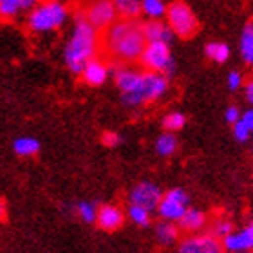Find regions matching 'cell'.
I'll use <instances>...</instances> for the list:
<instances>
[{
    "mask_svg": "<svg viewBox=\"0 0 253 253\" xmlns=\"http://www.w3.org/2000/svg\"><path fill=\"white\" fill-rule=\"evenodd\" d=\"M244 253H253V252H244Z\"/></svg>",
    "mask_w": 253,
    "mask_h": 253,
    "instance_id": "cell-35",
    "label": "cell"
},
{
    "mask_svg": "<svg viewBox=\"0 0 253 253\" xmlns=\"http://www.w3.org/2000/svg\"><path fill=\"white\" fill-rule=\"evenodd\" d=\"M40 0H0V18L13 20L24 11H31Z\"/></svg>",
    "mask_w": 253,
    "mask_h": 253,
    "instance_id": "cell-16",
    "label": "cell"
},
{
    "mask_svg": "<svg viewBox=\"0 0 253 253\" xmlns=\"http://www.w3.org/2000/svg\"><path fill=\"white\" fill-rule=\"evenodd\" d=\"M252 134H253V132H252Z\"/></svg>",
    "mask_w": 253,
    "mask_h": 253,
    "instance_id": "cell-36",
    "label": "cell"
},
{
    "mask_svg": "<svg viewBox=\"0 0 253 253\" xmlns=\"http://www.w3.org/2000/svg\"><path fill=\"white\" fill-rule=\"evenodd\" d=\"M243 92H244V100L248 101L250 107H253V78H250V80L244 82Z\"/></svg>",
    "mask_w": 253,
    "mask_h": 253,
    "instance_id": "cell-32",
    "label": "cell"
},
{
    "mask_svg": "<svg viewBox=\"0 0 253 253\" xmlns=\"http://www.w3.org/2000/svg\"><path fill=\"white\" fill-rule=\"evenodd\" d=\"M205 56L213 63H226L232 56V49L226 42H208L205 45Z\"/></svg>",
    "mask_w": 253,
    "mask_h": 253,
    "instance_id": "cell-21",
    "label": "cell"
},
{
    "mask_svg": "<svg viewBox=\"0 0 253 253\" xmlns=\"http://www.w3.org/2000/svg\"><path fill=\"white\" fill-rule=\"evenodd\" d=\"M190 208V195L185 188L175 186V188L167 190L163 194V199L158 206V215L161 221L179 222L181 217Z\"/></svg>",
    "mask_w": 253,
    "mask_h": 253,
    "instance_id": "cell-6",
    "label": "cell"
},
{
    "mask_svg": "<svg viewBox=\"0 0 253 253\" xmlns=\"http://www.w3.org/2000/svg\"><path fill=\"white\" fill-rule=\"evenodd\" d=\"M154 148H156L158 156H161V158H172L177 152V148H179L177 136H175L174 132H163V134H159L156 143H154Z\"/></svg>",
    "mask_w": 253,
    "mask_h": 253,
    "instance_id": "cell-20",
    "label": "cell"
},
{
    "mask_svg": "<svg viewBox=\"0 0 253 253\" xmlns=\"http://www.w3.org/2000/svg\"><path fill=\"white\" fill-rule=\"evenodd\" d=\"M111 76V67L107 65L105 60L101 58H92L87 65H85L84 73L80 74V78L84 80L85 84L90 87H101L107 84V80Z\"/></svg>",
    "mask_w": 253,
    "mask_h": 253,
    "instance_id": "cell-13",
    "label": "cell"
},
{
    "mask_svg": "<svg viewBox=\"0 0 253 253\" xmlns=\"http://www.w3.org/2000/svg\"><path fill=\"white\" fill-rule=\"evenodd\" d=\"M82 15H84V18L89 22L90 26L94 27V29H98L100 33L109 29L120 18L112 0H94L92 4H89L85 7V11Z\"/></svg>",
    "mask_w": 253,
    "mask_h": 253,
    "instance_id": "cell-8",
    "label": "cell"
},
{
    "mask_svg": "<svg viewBox=\"0 0 253 253\" xmlns=\"http://www.w3.org/2000/svg\"><path fill=\"white\" fill-rule=\"evenodd\" d=\"M98 210H100V206L94 205V203H90V201H78L76 205H74V213L82 219L84 222H96L98 219Z\"/></svg>",
    "mask_w": 253,
    "mask_h": 253,
    "instance_id": "cell-26",
    "label": "cell"
},
{
    "mask_svg": "<svg viewBox=\"0 0 253 253\" xmlns=\"http://www.w3.org/2000/svg\"><path fill=\"white\" fill-rule=\"evenodd\" d=\"M5 215H7V208H5V203L0 201V221H4Z\"/></svg>",
    "mask_w": 253,
    "mask_h": 253,
    "instance_id": "cell-34",
    "label": "cell"
},
{
    "mask_svg": "<svg viewBox=\"0 0 253 253\" xmlns=\"http://www.w3.org/2000/svg\"><path fill=\"white\" fill-rule=\"evenodd\" d=\"M143 33L147 38V43L159 42V43H172L174 33L169 27V24L163 20H147L143 22Z\"/></svg>",
    "mask_w": 253,
    "mask_h": 253,
    "instance_id": "cell-15",
    "label": "cell"
},
{
    "mask_svg": "<svg viewBox=\"0 0 253 253\" xmlns=\"http://www.w3.org/2000/svg\"><path fill=\"white\" fill-rule=\"evenodd\" d=\"M239 53L244 65L253 67V22H248L243 27V33L239 38Z\"/></svg>",
    "mask_w": 253,
    "mask_h": 253,
    "instance_id": "cell-18",
    "label": "cell"
},
{
    "mask_svg": "<svg viewBox=\"0 0 253 253\" xmlns=\"http://www.w3.org/2000/svg\"><path fill=\"white\" fill-rule=\"evenodd\" d=\"M179 226L177 222H170V221H159L156 226H154V235H156V241H158L161 246H172L179 241Z\"/></svg>",
    "mask_w": 253,
    "mask_h": 253,
    "instance_id": "cell-17",
    "label": "cell"
},
{
    "mask_svg": "<svg viewBox=\"0 0 253 253\" xmlns=\"http://www.w3.org/2000/svg\"><path fill=\"white\" fill-rule=\"evenodd\" d=\"M101 143L109 148H116L123 143V136L116 130H105L101 134Z\"/></svg>",
    "mask_w": 253,
    "mask_h": 253,
    "instance_id": "cell-29",
    "label": "cell"
},
{
    "mask_svg": "<svg viewBox=\"0 0 253 253\" xmlns=\"http://www.w3.org/2000/svg\"><path fill=\"white\" fill-rule=\"evenodd\" d=\"M233 128H232V132H233V137H235V141H239V143H248L250 141V137L253 136L252 134V130H250V126L244 123V120L241 118L235 125H232Z\"/></svg>",
    "mask_w": 253,
    "mask_h": 253,
    "instance_id": "cell-28",
    "label": "cell"
},
{
    "mask_svg": "<svg viewBox=\"0 0 253 253\" xmlns=\"http://www.w3.org/2000/svg\"><path fill=\"white\" fill-rule=\"evenodd\" d=\"M241 118H243V112H241V109L237 105L226 107V111H224V122L230 123V125H235Z\"/></svg>",
    "mask_w": 253,
    "mask_h": 253,
    "instance_id": "cell-31",
    "label": "cell"
},
{
    "mask_svg": "<svg viewBox=\"0 0 253 253\" xmlns=\"http://www.w3.org/2000/svg\"><path fill=\"white\" fill-rule=\"evenodd\" d=\"M222 248L226 253L253 252V219H250L243 228L232 232L226 239H222Z\"/></svg>",
    "mask_w": 253,
    "mask_h": 253,
    "instance_id": "cell-11",
    "label": "cell"
},
{
    "mask_svg": "<svg viewBox=\"0 0 253 253\" xmlns=\"http://www.w3.org/2000/svg\"><path fill=\"white\" fill-rule=\"evenodd\" d=\"M120 18L125 20H137L141 16L143 0H112Z\"/></svg>",
    "mask_w": 253,
    "mask_h": 253,
    "instance_id": "cell-22",
    "label": "cell"
},
{
    "mask_svg": "<svg viewBox=\"0 0 253 253\" xmlns=\"http://www.w3.org/2000/svg\"><path fill=\"white\" fill-rule=\"evenodd\" d=\"M232 232H235V226H233V221L230 217L219 215L211 222H208V233H211V235L217 237L219 241L226 239Z\"/></svg>",
    "mask_w": 253,
    "mask_h": 253,
    "instance_id": "cell-23",
    "label": "cell"
},
{
    "mask_svg": "<svg viewBox=\"0 0 253 253\" xmlns=\"http://www.w3.org/2000/svg\"><path fill=\"white\" fill-rule=\"evenodd\" d=\"M100 47V31L90 26L89 22L84 18V15H78L74 18L73 29L69 33V38L67 42H65V47H63L65 67L73 74L80 76V74L84 73L85 65L98 56Z\"/></svg>",
    "mask_w": 253,
    "mask_h": 253,
    "instance_id": "cell-2",
    "label": "cell"
},
{
    "mask_svg": "<svg viewBox=\"0 0 253 253\" xmlns=\"http://www.w3.org/2000/svg\"><path fill=\"white\" fill-rule=\"evenodd\" d=\"M126 213L116 205H103L98 210V219L96 224L103 232H116L125 224Z\"/></svg>",
    "mask_w": 253,
    "mask_h": 253,
    "instance_id": "cell-12",
    "label": "cell"
},
{
    "mask_svg": "<svg viewBox=\"0 0 253 253\" xmlns=\"http://www.w3.org/2000/svg\"><path fill=\"white\" fill-rule=\"evenodd\" d=\"M161 123H163L165 132H174L175 134V132H179L185 128L186 116L179 111H172V112H169V114H165L163 122Z\"/></svg>",
    "mask_w": 253,
    "mask_h": 253,
    "instance_id": "cell-27",
    "label": "cell"
},
{
    "mask_svg": "<svg viewBox=\"0 0 253 253\" xmlns=\"http://www.w3.org/2000/svg\"><path fill=\"white\" fill-rule=\"evenodd\" d=\"M69 7L60 0H40L27 15V27L31 33H53L67 22Z\"/></svg>",
    "mask_w": 253,
    "mask_h": 253,
    "instance_id": "cell-3",
    "label": "cell"
},
{
    "mask_svg": "<svg viewBox=\"0 0 253 253\" xmlns=\"http://www.w3.org/2000/svg\"><path fill=\"white\" fill-rule=\"evenodd\" d=\"M165 22L172 29L174 37L183 38V40L194 38L199 31V20H197L194 9L183 0H174L172 4H169Z\"/></svg>",
    "mask_w": 253,
    "mask_h": 253,
    "instance_id": "cell-4",
    "label": "cell"
},
{
    "mask_svg": "<svg viewBox=\"0 0 253 253\" xmlns=\"http://www.w3.org/2000/svg\"><path fill=\"white\" fill-rule=\"evenodd\" d=\"M175 253H226L222 248V241L213 237L211 233L203 232L188 235L177 244Z\"/></svg>",
    "mask_w": 253,
    "mask_h": 253,
    "instance_id": "cell-10",
    "label": "cell"
},
{
    "mask_svg": "<svg viewBox=\"0 0 253 253\" xmlns=\"http://www.w3.org/2000/svg\"><path fill=\"white\" fill-rule=\"evenodd\" d=\"M126 215H128L130 222H134V224L139 228H147V226H150V222H152V211L137 205H128Z\"/></svg>",
    "mask_w": 253,
    "mask_h": 253,
    "instance_id": "cell-25",
    "label": "cell"
},
{
    "mask_svg": "<svg viewBox=\"0 0 253 253\" xmlns=\"http://www.w3.org/2000/svg\"><path fill=\"white\" fill-rule=\"evenodd\" d=\"M40 148H42L40 141L33 136H20L13 141V152L18 158H33L40 152Z\"/></svg>",
    "mask_w": 253,
    "mask_h": 253,
    "instance_id": "cell-19",
    "label": "cell"
},
{
    "mask_svg": "<svg viewBox=\"0 0 253 253\" xmlns=\"http://www.w3.org/2000/svg\"><path fill=\"white\" fill-rule=\"evenodd\" d=\"M181 232L188 233V235H195V233H203L205 228L208 226V215L199 208L190 206L185 211V215L181 217V221L177 222Z\"/></svg>",
    "mask_w": 253,
    "mask_h": 253,
    "instance_id": "cell-14",
    "label": "cell"
},
{
    "mask_svg": "<svg viewBox=\"0 0 253 253\" xmlns=\"http://www.w3.org/2000/svg\"><path fill=\"white\" fill-rule=\"evenodd\" d=\"M167 7L163 0H143L141 15L147 16V20H163L167 15Z\"/></svg>",
    "mask_w": 253,
    "mask_h": 253,
    "instance_id": "cell-24",
    "label": "cell"
},
{
    "mask_svg": "<svg viewBox=\"0 0 253 253\" xmlns=\"http://www.w3.org/2000/svg\"><path fill=\"white\" fill-rule=\"evenodd\" d=\"M101 47L111 58L122 63L139 62L147 47V38L143 33V22L118 18L101 35Z\"/></svg>",
    "mask_w": 253,
    "mask_h": 253,
    "instance_id": "cell-1",
    "label": "cell"
},
{
    "mask_svg": "<svg viewBox=\"0 0 253 253\" xmlns=\"http://www.w3.org/2000/svg\"><path fill=\"white\" fill-rule=\"evenodd\" d=\"M243 120H244V123L250 126V130L253 132V107H250L248 111L243 112Z\"/></svg>",
    "mask_w": 253,
    "mask_h": 253,
    "instance_id": "cell-33",
    "label": "cell"
},
{
    "mask_svg": "<svg viewBox=\"0 0 253 253\" xmlns=\"http://www.w3.org/2000/svg\"><path fill=\"white\" fill-rule=\"evenodd\" d=\"M226 85L230 90H239L244 87V76L241 71H230L226 76Z\"/></svg>",
    "mask_w": 253,
    "mask_h": 253,
    "instance_id": "cell-30",
    "label": "cell"
},
{
    "mask_svg": "<svg viewBox=\"0 0 253 253\" xmlns=\"http://www.w3.org/2000/svg\"><path fill=\"white\" fill-rule=\"evenodd\" d=\"M163 190L152 181H141L128 192V205L143 206L150 211L158 210L159 203L163 199Z\"/></svg>",
    "mask_w": 253,
    "mask_h": 253,
    "instance_id": "cell-9",
    "label": "cell"
},
{
    "mask_svg": "<svg viewBox=\"0 0 253 253\" xmlns=\"http://www.w3.org/2000/svg\"><path fill=\"white\" fill-rule=\"evenodd\" d=\"M139 65L145 71L165 74L169 78L175 73V58L174 54H172V49H170L169 43H159V42L147 43V47H145L141 58H139Z\"/></svg>",
    "mask_w": 253,
    "mask_h": 253,
    "instance_id": "cell-5",
    "label": "cell"
},
{
    "mask_svg": "<svg viewBox=\"0 0 253 253\" xmlns=\"http://www.w3.org/2000/svg\"><path fill=\"white\" fill-rule=\"evenodd\" d=\"M170 89V78L165 74L150 73V71H143V78L139 90L136 96V107L148 105V103H156V101L163 100Z\"/></svg>",
    "mask_w": 253,
    "mask_h": 253,
    "instance_id": "cell-7",
    "label": "cell"
}]
</instances>
